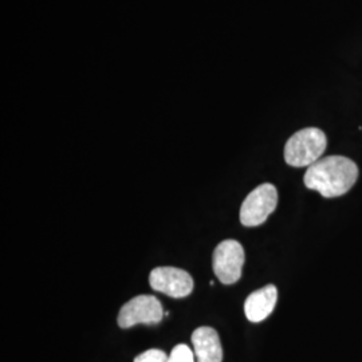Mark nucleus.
<instances>
[{
    "instance_id": "f257e3e1",
    "label": "nucleus",
    "mask_w": 362,
    "mask_h": 362,
    "mask_svg": "<svg viewBox=\"0 0 362 362\" xmlns=\"http://www.w3.org/2000/svg\"><path fill=\"white\" fill-rule=\"evenodd\" d=\"M358 179L357 164L344 156H329L310 165L305 173V185L324 197H338L349 192Z\"/></svg>"
},
{
    "instance_id": "f03ea898",
    "label": "nucleus",
    "mask_w": 362,
    "mask_h": 362,
    "mask_svg": "<svg viewBox=\"0 0 362 362\" xmlns=\"http://www.w3.org/2000/svg\"><path fill=\"white\" fill-rule=\"evenodd\" d=\"M326 134L318 128H305L293 134L285 146L286 163L291 167H310L324 155Z\"/></svg>"
},
{
    "instance_id": "7ed1b4c3",
    "label": "nucleus",
    "mask_w": 362,
    "mask_h": 362,
    "mask_svg": "<svg viewBox=\"0 0 362 362\" xmlns=\"http://www.w3.org/2000/svg\"><path fill=\"white\" fill-rule=\"evenodd\" d=\"M278 204V191L270 184L264 182L257 187L240 207V223L245 227H258L263 224L275 211Z\"/></svg>"
},
{
    "instance_id": "20e7f679",
    "label": "nucleus",
    "mask_w": 362,
    "mask_h": 362,
    "mask_svg": "<svg viewBox=\"0 0 362 362\" xmlns=\"http://www.w3.org/2000/svg\"><path fill=\"white\" fill-rule=\"evenodd\" d=\"M245 266V248L233 239L223 240L214 251L212 267L223 285L236 284Z\"/></svg>"
},
{
    "instance_id": "39448f33",
    "label": "nucleus",
    "mask_w": 362,
    "mask_h": 362,
    "mask_svg": "<svg viewBox=\"0 0 362 362\" xmlns=\"http://www.w3.org/2000/svg\"><path fill=\"white\" fill-rule=\"evenodd\" d=\"M164 310L160 300L153 296H139L127 302L118 313L117 322L121 329H129L136 325L160 324Z\"/></svg>"
},
{
    "instance_id": "423d86ee",
    "label": "nucleus",
    "mask_w": 362,
    "mask_h": 362,
    "mask_svg": "<svg viewBox=\"0 0 362 362\" xmlns=\"http://www.w3.org/2000/svg\"><path fill=\"white\" fill-rule=\"evenodd\" d=\"M151 287L170 298L188 297L194 290L192 276L176 267H156L149 275Z\"/></svg>"
},
{
    "instance_id": "0eeeda50",
    "label": "nucleus",
    "mask_w": 362,
    "mask_h": 362,
    "mask_svg": "<svg viewBox=\"0 0 362 362\" xmlns=\"http://www.w3.org/2000/svg\"><path fill=\"white\" fill-rule=\"evenodd\" d=\"M278 300V290L274 285L264 286L250 294L245 302V314L252 324L264 321L272 314Z\"/></svg>"
},
{
    "instance_id": "6e6552de",
    "label": "nucleus",
    "mask_w": 362,
    "mask_h": 362,
    "mask_svg": "<svg viewBox=\"0 0 362 362\" xmlns=\"http://www.w3.org/2000/svg\"><path fill=\"white\" fill-rule=\"evenodd\" d=\"M196 362H221L223 349L219 334L209 326H202L196 329L192 334Z\"/></svg>"
},
{
    "instance_id": "1a4fd4ad",
    "label": "nucleus",
    "mask_w": 362,
    "mask_h": 362,
    "mask_svg": "<svg viewBox=\"0 0 362 362\" xmlns=\"http://www.w3.org/2000/svg\"><path fill=\"white\" fill-rule=\"evenodd\" d=\"M167 362H196V357L188 345L180 344L172 349Z\"/></svg>"
},
{
    "instance_id": "9d476101",
    "label": "nucleus",
    "mask_w": 362,
    "mask_h": 362,
    "mask_svg": "<svg viewBox=\"0 0 362 362\" xmlns=\"http://www.w3.org/2000/svg\"><path fill=\"white\" fill-rule=\"evenodd\" d=\"M168 356L160 349H149L139 354L133 362H167Z\"/></svg>"
}]
</instances>
